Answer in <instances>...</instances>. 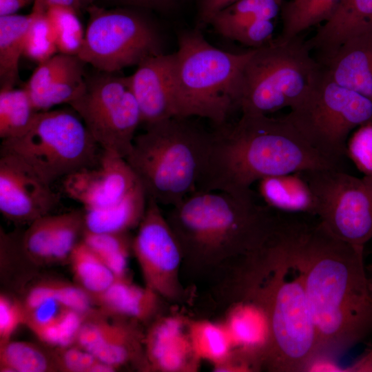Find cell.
<instances>
[{
	"instance_id": "obj_1",
	"label": "cell",
	"mask_w": 372,
	"mask_h": 372,
	"mask_svg": "<svg viewBox=\"0 0 372 372\" xmlns=\"http://www.w3.org/2000/svg\"><path fill=\"white\" fill-rule=\"evenodd\" d=\"M315 325L318 353L335 358L372 335V265L364 249L320 223L288 218Z\"/></svg>"
},
{
	"instance_id": "obj_2",
	"label": "cell",
	"mask_w": 372,
	"mask_h": 372,
	"mask_svg": "<svg viewBox=\"0 0 372 372\" xmlns=\"http://www.w3.org/2000/svg\"><path fill=\"white\" fill-rule=\"evenodd\" d=\"M285 116L242 113L238 121L211 132L197 191L242 192L267 177L335 168Z\"/></svg>"
},
{
	"instance_id": "obj_3",
	"label": "cell",
	"mask_w": 372,
	"mask_h": 372,
	"mask_svg": "<svg viewBox=\"0 0 372 372\" xmlns=\"http://www.w3.org/2000/svg\"><path fill=\"white\" fill-rule=\"evenodd\" d=\"M245 296L266 310L272 345L266 362L273 371H305L318 353L316 331L290 236L285 223L249 254Z\"/></svg>"
},
{
	"instance_id": "obj_4",
	"label": "cell",
	"mask_w": 372,
	"mask_h": 372,
	"mask_svg": "<svg viewBox=\"0 0 372 372\" xmlns=\"http://www.w3.org/2000/svg\"><path fill=\"white\" fill-rule=\"evenodd\" d=\"M273 210L260 203L252 189L197 191L172 207L167 219L182 247L205 254H248L278 225L280 217Z\"/></svg>"
},
{
	"instance_id": "obj_5",
	"label": "cell",
	"mask_w": 372,
	"mask_h": 372,
	"mask_svg": "<svg viewBox=\"0 0 372 372\" xmlns=\"http://www.w3.org/2000/svg\"><path fill=\"white\" fill-rule=\"evenodd\" d=\"M174 116L135 136L125 160L147 198L175 206L197 188L206 165L211 132Z\"/></svg>"
},
{
	"instance_id": "obj_6",
	"label": "cell",
	"mask_w": 372,
	"mask_h": 372,
	"mask_svg": "<svg viewBox=\"0 0 372 372\" xmlns=\"http://www.w3.org/2000/svg\"><path fill=\"white\" fill-rule=\"evenodd\" d=\"M175 53L177 116L205 118L216 126L238 107L243 68L254 49L226 52L211 45L198 29L181 32Z\"/></svg>"
},
{
	"instance_id": "obj_7",
	"label": "cell",
	"mask_w": 372,
	"mask_h": 372,
	"mask_svg": "<svg viewBox=\"0 0 372 372\" xmlns=\"http://www.w3.org/2000/svg\"><path fill=\"white\" fill-rule=\"evenodd\" d=\"M322 70L298 36L276 39L254 49L242 74L238 108L242 113L268 115L298 106Z\"/></svg>"
},
{
	"instance_id": "obj_8",
	"label": "cell",
	"mask_w": 372,
	"mask_h": 372,
	"mask_svg": "<svg viewBox=\"0 0 372 372\" xmlns=\"http://www.w3.org/2000/svg\"><path fill=\"white\" fill-rule=\"evenodd\" d=\"M73 110L39 112L22 135L2 141L1 153L12 154L47 183L94 165L103 152Z\"/></svg>"
},
{
	"instance_id": "obj_9",
	"label": "cell",
	"mask_w": 372,
	"mask_h": 372,
	"mask_svg": "<svg viewBox=\"0 0 372 372\" xmlns=\"http://www.w3.org/2000/svg\"><path fill=\"white\" fill-rule=\"evenodd\" d=\"M325 157L340 165L350 134L372 121V101L321 72L300 104L285 116Z\"/></svg>"
},
{
	"instance_id": "obj_10",
	"label": "cell",
	"mask_w": 372,
	"mask_h": 372,
	"mask_svg": "<svg viewBox=\"0 0 372 372\" xmlns=\"http://www.w3.org/2000/svg\"><path fill=\"white\" fill-rule=\"evenodd\" d=\"M85 11L89 21L77 56L100 72L114 73L163 52L156 28L141 13L95 4Z\"/></svg>"
},
{
	"instance_id": "obj_11",
	"label": "cell",
	"mask_w": 372,
	"mask_h": 372,
	"mask_svg": "<svg viewBox=\"0 0 372 372\" xmlns=\"http://www.w3.org/2000/svg\"><path fill=\"white\" fill-rule=\"evenodd\" d=\"M298 173L313 193L319 223L338 239L364 248L372 238V180L335 168Z\"/></svg>"
},
{
	"instance_id": "obj_12",
	"label": "cell",
	"mask_w": 372,
	"mask_h": 372,
	"mask_svg": "<svg viewBox=\"0 0 372 372\" xmlns=\"http://www.w3.org/2000/svg\"><path fill=\"white\" fill-rule=\"evenodd\" d=\"M87 79L83 94L70 105L104 152L125 158L141 123L130 77L105 73Z\"/></svg>"
},
{
	"instance_id": "obj_13",
	"label": "cell",
	"mask_w": 372,
	"mask_h": 372,
	"mask_svg": "<svg viewBox=\"0 0 372 372\" xmlns=\"http://www.w3.org/2000/svg\"><path fill=\"white\" fill-rule=\"evenodd\" d=\"M159 204L147 198L144 216L132 239V250L139 266L145 286L162 298L180 297L179 269L182 247Z\"/></svg>"
},
{
	"instance_id": "obj_14",
	"label": "cell",
	"mask_w": 372,
	"mask_h": 372,
	"mask_svg": "<svg viewBox=\"0 0 372 372\" xmlns=\"http://www.w3.org/2000/svg\"><path fill=\"white\" fill-rule=\"evenodd\" d=\"M60 196L26 163L9 153L0 156V211L9 221L30 225L50 214Z\"/></svg>"
},
{
	"instance_id": "obj_15",
	"label": "cell",
	"mask_w": 372,
	"mask_h": 372,
	"mask_svg": "<svg viewBox=\"0 0 372 372\" xmlns=\"http://www.w3.org/2000/svg\"><path fill=\"white\" fill-rule=\"evenodd\" d=\"M125 158L103 151L93 166L64 178L63 188L85 210L108 206L122 198L138 183Z\"/></svg>"
},
{
	"instance_id": "obj_16",
	"label": "cell",
	"mask_w": 372,
	"mask_h": 372,
	"mask_svg": "<svg viewBox=\"0 0 372 372\" xmlns=\"http://www.w3.org/2000/svg\"><path fill=\"white\" fill-rule=\"evenodd\" d=\"M135 322L115 318L99 310L87 315L74 344L92 353L115 371L136 360L143 361V338Z\"/></svg>"
},
{
	"instance_id": "obj_17",
	"label": "cell",
	"mask_w": 372,
	"mask_h": 372,
	"mask_svg": "<svg viewBox=\"0 0 372 372\" xmlns=\"http://www.w3.org/2000/svg\"><path fill=\"white\" fill-rule=\"evenodd\" d=\"M174 68L175 53L162 52L143 60L130 76L145 125L177 116Z\"/></svg>"
},
{
	"instance_id": "obj_18",
	"label": "cell",
	"mask_w": 372,
	"mask_h": 372,
	"mask_svg": "<svg viewBox=\"0 0 372 372\" xmlns=\"http://www.w3.org/2000/svg\"><path fill=\"white\" fill-rule=\"evenodd\" d=\"M200 362L191 342L188 320L179 316L156 318L144 334L143 364L147 369L193 372Z\"/></svg>"
},
{
	"instance_id": "obj_19",
	"label": "cell",
	"mask_w": 372,
	"mask_h": 372,
	"mask_svg": "<svg viewBox=\"0 0 372 372\" xmlns=\"http://www.w3.org/2000/svg\"><path fill=\"white\" fill-rule=\"evenodd\" d=\"M85 63L76 55L57 53L39 63L23 87L37 112L68 103L84 92Z\"/></svg>"
},
{
	"instance_id": "obj_20",
	"label": "cell",
	"mask_w": 372,
	"mask_h": 372,
	"mask_svg": "<svg viewBox=\"0 0 372 372\" xmlns=\"http://www.w3.org/2000/svg\"><path fill=\"white\" fill-rule=\"evenodd\" d=\"M245 298L230 309L223 324L240 356L251 366L265 365L272 345L269 318L260 304Z\"/></svg>"
},
{
	"instance_id": "obj_21",
	"label": "cell",
	"mask_w": 372,
	"mask_h": 372,
	"mask_svg": "<svg viewBox=\"0 0 372 372\" xmlns=\"http://www.w3.org/2000/svg\"><path fill=\"white\" fill-rule=\"evenodd\" d=\"M320 60L334 81L372 101V30L349 39Z\"/></svg>"
},
{
	"instance_id": "obj_22",
	"label": "cell",
	"mask_w": 372,
	"mask_h": 372,
	"mask_svg": "<svg viewBox=\"0 0 372 372\" xmlns=\"http://www.w3.org/2000/svg\"><path fill=\"white\" fill-rule=\"evenodd\" d=\"M372 30V0H343L331 18L306 42L311 51L329 56L349 39Z\"/></svg>"
},
{
	"instance_id": "obj_23",
	"label": "cell",
	"mask_w": 372,
	"mask_h": 372,
	"mask_svg": "<svg viewBox=\"0 0 372 372\" xmlns=\"http://www.w3.org/2000/svg\"><path fill=\"white\" fill-rule=\"evenodd\" d=\"M161 298L149 288L138 286L124 277L118 278L92 302L107 316L143 323L158 318Z\"/></svg>"
},
{
	"instance_id": "obj_24",
	"label": "cell",
	"mask_w": 372,
	"mask_h": 372,
	"mask_svg": "<svg viewBox=\"0 0 372 372\" xmlns=\"http://www.w3.org/2000/svg\"><path fill=\"white\" fill-rule=\"evenodd\" d=\"M25 310V325L40 341L54 347L73 344L87 315L52 300Z\"/></svg>"
},
{
	"instance_id": "obj_25",
	"label": "cell",
	"mask_w": 372,
	"mask_h": 372,
	"mask_svg": "<svg viewBox=\"0 0 372 372\" xmlns=\"http://www.w3.org/2000/svg\"><path fill=\"white\" fill-rule=\"evenodd\" d=\"M147 197L139 182L122 198L96 209L85 210V229L123 233L136 227L145 213Z\"/></svg>"
},
{
	"instance_id": "obj_26",
	"label": "cell",
	"mask_w": 372,
	"mask_h": 372,
	"mask_svg": "<svg viewBox=\"0 0 372 372\" xmlns=\"http://www.w3.org/2000/svg\"><path fill=\"white\" fill-rule=\"evenodd\" d=\"M258 192L274 210L315 215L313 193L300 173L264 178L258 181Z\"/></svg>"
},
{
	"instance_id": "obj_27",
	"label": "cell",
	"mask_w": 372,
	"mask_h": 372,
	"mask_svg": "<svg viewBox=\"0 0 372 372\" xmlns=\"http://www.w3.org/2000/svg\"><path fill=\"white\" fill-rule=\"evenodd\" d=\"M32 14L0 17L1 87H12L19 79V65Z\"/></svg>"
},
{
	"instance_id": "obj_28",
	"label": "cell",
	"mask_w": 372,
	"mask_h": 372,
	"mask_svg": "<svg viewBox=\"0 0 372 372\" xmlns=\"http://www.w3.org/2000/svg\"><path fill=\"white\" fill-rule=\"evenodd\" d=\"M343 0H291L281 8L282 29L278 41L298 37L313 26L328 21Z\"/></svg>"
},
{
	"instance_id": "obj_29",
	"label": "cell",
	"mask_w": 372,
	"mask_h": 372,
	"mask_svg": "<svg viewBox=\"0 0 372 372\" xmlns=\"http://www.w3.org/2000/svg\"><path fill=\"white\" fill-rule=\"evenodd\" d=\"M68 260L75 283L92 300L118 278L83 240L75 246Z\"/></svg>"
},
{
	"instance_id": "obj_30",
	"label": "cell",
	"mask_w": 372,
	"mask_h": 372,
	"mask_svg": "<svg viewBox=\"0 0 372 372\" xmlns=\"http://www.w3.org/2000/svg\"><path fill=\"white\" fill-rule=\"evenodd\" d=\"M188 330L194 351L200 361H207L215 368L232 356L234 346L223 323L188 320Z\"/></svg>"
},
{
	"instance_id": "obj_31",
	"label": "cell",
	"mask_w": 372,
	"mask_h": 372,
	"mask_svg": "<svg viewBox=\"0 0 372 372\" xmlns=\"http://www.w3.org/2000/svg\"><path fill=\"white\" fill-rule=\"evenodd\" d=\"M282 4V0H238L217 13L210 25L230 39L234 32L254 21L273 20L281 11Z\"/></svg>"
},
{
	"instance_id": "obj_32",
	"label": "cell",
	"mask_w": 372,
	"mask_h": 372,
	"mask_svg": "<svg viewBox=\"0 0 372 372\" xmlns=\"http://www.w3.org/2000/svg\"><path fill=\"white\" fill-rule=\"evenodd\" d=\"M38 112L23 87H1L0 138L4 141L22 135Z\"/></svg>"
},
{
	"instance_id": "obj_33",
	"label": "cell",
	"mask_w": 372,
	"mask_h": 372,
	"mask_svg": "<svg viewBox=\"0 0 372 372\" xmlns=\"http://www.w3.org/2000/svg\"><path fill=\"white\" fill-rule=\"evenodd\" d=\"M1 372L58 371L52 351L32 342L10 340L0 344Z\"/></svg>"
},
{
	"instance_id": "obj_34",
	"label": "cell",
	"mask_w": 372,
	"mask_h": 372,
	"mask_svg": "<svg viewBox=\"0 0 372 372\" xmlns=\"http://www.w3.org/2000/svg\"><path fill=\"white\" fill-rule=\"evenodd\" d=\"M48 300L59 302L84 314L94 310L91 298L82 288L76 283L54 279L36 282L29 289L23 303L28 309Z\"/></svg>"
},
{
	"instance_id": "obj_35",
	"label": "cell",
	"mask_w": 372,
	"mask_h": 372,
	"mask_svg": "<svg viewBox=\"0 0 372 372\" xmlns=\"http://www.w3.org/2000/svg\"><path fill=\"white\" fill-rule=\"evenodd\" d=\"M132 239L128 232L99 233L86 229L82 238L118 278L127 277Z\"/></svg>"
},
{
	"instance_id": "obj_36",
	"label": "cell",
	"mask_w": 372,
	"mask_h": 372,
	"mask_svg": "<svg viewBox=\"0 0 372 372\" xmlns=\"http://www.w3.org/2000/svg\"><path fill=\"white\" fill-rule=\"evenodd\" d=\"M46 15L54 35L58 53L77 56L85 32L79 14L73 8L54 5L48 7Z\"/></svg>"
},
{
	"instance_id": "obj_37",
	"label": "cell",
	"mask_w": 372,
	"mask_h": 372,
	"mask_svg": "<svg viewBox=\"0 0 372 372\" xmlns=\"http://www.w3.org/2000/svg\"><path fill=\"white\" fill-rule=\"evenodd\" d=\"M48 6L35 0L31 11L32 20L27 30L23 56L39 63L58 53L54 35L46 15Z\"/></svg>"
},
{
	"instance_id": "obj_38",
	"label": "cell",
	"mask_w": 372,
	"mask_h": 372,
	"mask_svg": "<svg viewBox=\"0 0 372 372\" xmlns=\"http://www.w3.org/2000/svg\"><path fill=\"white\" fill-rule=\"evenodd\" d=\"M58 214L43 216L28 225L19 240L21 254L34 263H50Z\"/></svg>"
},
{
	"instance_id": "obj_39",
	"label": "cell",
	"mask_w": 372,
	"mask_h": 372,
	"mask_svg": "<svg viewBox=\"0 0 372 372\" xmlns=\"http://www.w3.org/2000/svg\"><path fill=\"white\" fill-rule=\"evenodd\" d=\"M85 229L84 209L58 214L50 262L68 260L72 250L82 240Z\"/></svg>"
},
{
	"instance_id": "obj_40",
	"label": "cell",
	"mask_w": 372,
	"mask_h": 372,
	"mask_svg": "<svg viewBox=\"0 0 372 372\" xmlns=\"http://www.w3.org/2000/svg\"><path fill=\"white\" fill-rule=\"evenodd\" d=\"M52 353L58 371L112 372L115 370L101 362L92 353L73 344L54 347Z\"/></svg>"
},
{
	"instance_id": "obj_41",
	"label": "cell",
	"mask_w": 372,
	"mask_h": 372,
	"mask_svg": "<svg viewBox=\"0 0 372 372\" xmlns=\"http://www.w3.org/2000/svg\"><path fill=\"white\" fill-rule=\"evenodd\" d=\"M347 156L363 176L372 180V121L353 132L347 143Z\"/></svg>"
},
{
	"instance_id": "obj_42",
	"label": "cell",
	"mask_w": 372,
	"mask_h": 372,
	"mask_svg": "<svg viewBox=\"0 0 372 372\" xmlns=\"http://www.w3.org/2000/svg\"><path fill=\"white\" fill-rule=\"evenodd\" d=\"M26 310L23 302L0 294V344L11 340L20 325H25Z\"/></svg>"
},
{
	"instance_id": "obj_43",
	"label": "cell",
	"mask_w": 372,
	"mask_h": 372,
	"mask_svg": "<svg viewBox=\"0 0 372 372\" xmlns=\"http://www.w3.org/2000/svg\"><path fill=\"white\" fill-rule=\"evenodd\" d=\"M273 32V20L260 19L240 28L230 39L256 49L271 43L274 40Z\"/></svg>"
},
{
	"instance_id": "obj_44",
	"label": "cell",
	"mask_w": 372,
	"mask_h": 372,
	"mask_svg": "<svg viewBox=\"0 0 372 372\" xmlns=\"http://www.w3.org/2000/svg\"><path fill=\"white\" fill-rule=\"evenodd\" d=\"M238 0H198L197 27L209 25L214 16Z\"/></svg>"
},
{
	"instance_id": "obj_45",
	"label": "cell",
	"mask_w": 372,
	"mask_h": 372,
	"mask_svg": "<svg viewBox=\"0 0 372 372\" xmlns=\"http://www.w3.org/2000/svg\"><path fill=\"white\" fill-rule=\"evenodd\" d=\"M176 0H112L114 3L141 8L163 10L167 9Z\"/></svg>"
},
{
	"instance_id": "obj_46",
	"label": "cell",
	"mask_w": 372,
	"mask_h": 372,
	"mask_svg": "<svg viewBox=\"0 0 372 372\" xmlns=\"http://www.w3.org/2000/svg\"><path fill=\"white\" fill-rule=\"evenodd\" d=\"M343 369L340 367L335 362V359L323 355H318L313 358L308 364L305 369V371H343Z\"/></svg>"
},
{
	"instance_id": "obj_47",
	"label": "cell",
	"mask_w": 372,
	"mask_h": 372,
	"mask_svg": "<svg viewBox=\"0 0 372 372\" xmlns=\"http://www.w3.org/2000/svg\"><path fill=\"white\" fill-rule=\"evenodd\" d=\"M35 0H0V17L14 14Z\"/></svg>"
},
{
	"instance_id": "obj_48",
	"label": "cell",
	"mask_w": 372,
	"mask_h": 372,
	"mask_svg": "<svg viewBox=\"0 0 372 372\" xmlns=\"http://www.w3.org/2000/svg\"><path fill=\"white\" fill-rule=\"evenodd\" d=\"M350 368L352 371H372V349Z\"/></svg>"
},
{
	"instance_id": "obj_49",
	"label": "cell",
	"mask_w": 372,
	"mask_h": 372,
	"mask_svg": "<svg viewBox=\"0 0 372 372\" xmlns=\"http://www.w3.org/2000/svg\"><path fill=\"white\" fill-rule=\"evenodd\" d=\"M43 3L48 7L54 5L65 6L73 8L79 14L81 13V8L79 0H42Z\"/></svg>"
},
{
	"instance_id": "obj_50",
	"label": "cell",
	"mask_w": 372,
	"mask_h": 372,
	"mask_svg": "<svg viewBox=\"0 0 372 372\" xmlns=\"http://www.w3.org/2000/svg\"><path fill=\"white\" fill-rule=\"evenodd\" d=\"M96 0H79L81 10H85L89 6L94 4Z\"/></svg>"
}]
</instances>
